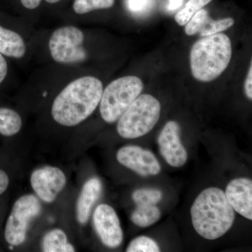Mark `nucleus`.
I'll use <instances>...</instances> for the list:
<instances>
[{
  "mask_svg": "<svg viewBox=\"0 0 252 252\" xmlns=\"http://www.w3.org/2000/svg\"><path fill=\"white\" fill-rule=\"evenodd\" d=\"M23 121L16 111L6 107H0V135L11 137L21 130Z\"/></svg>",
  "mask_w": 252,
  "mask_h": 252,
  "instance_id": "obj_17",
  "label": "nucleus"
},
{
  "mask_svg": "<svg viewBox=\"0 0 252 252\" xmlns=\"http://www.w3.org/2000/svg\"><path fill=\"white\" fill-rule=\"evenodd\" d=\"M233 25L234 20L232 18L214 21L209 16L206 9H201L195 13L185 25V32L189 36H193L198 33L203 37L226 31Z\"/></svg>",
  "mask_w": 252,
  "mask_h": 252,
  "instance_id": "obj_13",
  "label": "nucleus"
},
{
  "mask_svg": "<svg viewBox=\"0 0 252 252\" xmlns=\"http://www.w3.org/2000/svg\"><path fill=\"white\" fill-rule=\"evenodd\" d=\"M115 0H74L73 10L77 14L84 15L95 10L112 7Z\"/></svg>",
  "mask_w": 252,
  "mask_h": 252,
  "instance_id": "obj_19",
  "label": "nucleus"
},
{
  "mask_svg": "<svg viewBox=\"0 0 252 252\" xmlns=\"http://www.w3.org/2000/svg\"><path fill=\"white\" fill-rule=\"evenodd\" d=\"M84 34L75 26L58 28L49 41L51 58L60 64H74L85 61L87 53L84 49Z\"/></svg>",
  "mask_w": 252,
  "mask_h": 252,
  "instance_id": "obj_6",
  "label": "nucleus"
},
{
  "mask_svg": "<svg viewBox=\"0 0 252 252\" xmlns=\"http://www.w3.org/2000/svg\"><path fill=\"white\" fill-rule=\"evenodd\" d=\"M211 1L212 0H189L185 8L176 14V22L181 26H185L195 13Z\"/></svg>",
  "mask_w": 252,
  "mask_h": 252,
  "instance_id": "obj_20",
  "label": "nucleus"
},
{
  "mask_svg": "<svg viewBox=\"0 0 252 252\" xmlns=\"http://www.w3.org/2000/svg\"><path fill=\"white\" fill-rule=\"evenodd\" d=\"M10 183L9 175L2 169L0 168V195H2L7 190Z\"/></svg>",
  "mask_w": 252,
  "mask_h": 252,
  "instance_id": "obj_24",
  "label": "nucleus"
},
{
  "mask_svg": "<svg viewBox=\"0 0 252 252\" xmlns=\"http://www.w3.org/2000/svg\"><path fill=\"white\" fill-rule=\"evenodd\" d=\"M102 190V182L97 177H93L84 184L76 207L77 219L80 224L87 223L93 207L100 196Z\"/></svg>",
  "mask_w": 252,
  "mask_h": 252,
  "instance_id": "obj_14",
  "label": "nucleus"
},
{
  "mask_svg": "<svg viewBox=\"0 0 252 252\" xmlns=\"http://www.w3.org/2000/svg\"><path fill=\"white\" fill-rule=\"evenodd\" d=\"M93 220L94 229L102 244L114 249L122 245L124 234L117 212L107 204H100L94 210Z\"/></svg>",
  "mask_w": 252,
  "mask_h": 252,
  "instance_id": "obj_8",
  "label": "nucleus"
},
{
  "mask_svg": "<svg viewBox=\"0 0 252 252\" xmlns=\"http://www.w3.org/2000/svg\"><path fill=\"white\" fill-rule=\"evenodd\" d=\"M0 53L13 59H22L26 55L24 39L16 32L0 26Z\"/></svg>",
  "mask_w": 252,
  "mask_h": 252,
  "instance_id": "obj_15",
  "label": "nucleus"
},
{
  "mask_svg": "<svg viewBox=\"0 0 252 252\" xmlns=\"http://www.w3.org/2000/svg\"><path fill=\"white\" fill-rule=\"evenodd\" d=\"M160 215V210L156 205H137L131 215V220L137 226L146 228L157 223Z\"/></svg>",
  "mask_w": 252,
  "mask_h": 252,
  "instance_id": "obj_18",
  "label": "nucleus"
},
{
  "mask_svg": "<svg viewBox=\"0 0 252 252\" xmlns=\"http://www.w3.org/2000/svg\"><path fill=\"white\" fill-rule=\"evenodd\" d=\"M46 2L49 3V4H56V3L59 2L61 0H45Z\"/></svg>",
  "mask_w": 252,
  "mask_h": 252,
  "instance_id": "obj_29",
  "label": "nucleus"
},
{
  "mask_svg": "<svg viewBox=\"0 0 252 252\" xmlns=\"http://www.w3.org/2000/svg\"><path fill=\"white\" fill-rule=\"evenodd\" d=\"M132 197L137 205H157L162 200V193L158 189H139L133 192Z\"/></svg>",
  "mask_w": 252,
  "mask_h": 252,
  "instance_id": "obj_21",
  "label": "nucleus"
},
{
  "mask_svg": "<svg viewBox=\"0 0 252 252\" xmlns=\"http://www.w3.org/2000/svg\"><path fill=\"white\" fill-rule=\"evenodd\" d=\"M192 224L200 236L216 240L225 235L234 223L235 212L224 192L216 187L203 190L190 209Z\"/></svg>",
  "mask_w": 252,
  "mask_h": 252,
  "instance_id": "obj_2",
  "label": "nucleus"
},
{
  "mask_svg": "<svg viewBox=\"0 0 252 252\" xmlns=\"http://www.w3.org/2000/svg\"><path fill=\"white\" fill-rule=\"evenodd\" d=\"M184 0H169L168 9L170 11H174L179 9L182 4Z\"/></svg>",
  "mask_w": 252,
  "mask_h": 252,
  "instance_id": "obj_28",
  "label": "nucleus"
},
{
  "mask_svg": "<svg viewBox=\"0 0 252 252\" xmlns=\"http://www.w3.org/2000/svg\"><path fill=\"white\" fill-rule=\"evenodd\" d=\"M160 251L157 242L147 236L137 237L129 244L127 252H158Z\"/></svg>",
  "mask_w": 252,
  "mask_h": 252,
  "instance_id": "obj_22",
  "label": "nucleus"
},
{
  "mask_svg": "<svg viewBox=\"0 0 252 252\" xmlns=\"http://www.w3.org/2000/svg\"><path fill=\"white\" fill-rule=\"evenodd\" d=\"M245 92L247 97L249 99L252 100V64H250V69L248 76H247L246 80L245 82Z\"/></svg>",
  "mask_w": 252,
  "mask_h": 252,
  "instance_id": "obj_25",
  "label": "nucleus"
},
{
  "mask_svg": "<svg viewBox=\"0 0 252 252\" xmlns=\"http://www.w3.org/2000/svg\"><path fill=\"white\" fill-rule=\"evenodd\" d=\"M67 183L64 172L59 167L45 166L32 173V188L43 201L51 203L56 200Z\"/></svg>",
  "mask_w": 252,
  "mask_h": 252,
  "instance_id": "obj_9",
  "label": "nucleus"
},
{
  "mask_svg": "<svg viewBox=\"0 0 252 252\" xmlns=\"http://www.w3.org/2000/svg\"><path fill=\"white\" fill-rule=\"evenodd\" d=\"M41 211L39 199L34 195H23L15 202L4 228L5 241L11 248L26 241L30 223Z\"/></svg>",
  "mask_w": 252,
  "mask_h": 252,
  "instance_id": "obj_7",
  "label": "nucleus"
},
{
  "mask_svg": "<svg viewBox=\"0 0 252 252\" xmlns=\"http://www.w3.org/2000/svg\"><path fill=\"white\" fill-rule=\"evenodd\" d=\"M103 84L97 78L84 76L66 86L55 98L53 119L60 125L72 127L86 120L98 107Z\"/></svg>",
  "mask_w": 252,
  "mask_h": 252,
  "instance_id": "obj_1",
  "label": "nucleus"
},
{
  "mask_svg": "<svg viewBox=\"0 0 252 252\" xmlns=\"http://www.w3.org/2000/svg\"><path fill=\"white\" fill-rule=\"evenodd\" d=\"M180 132L178 123L170 121L164 126L158 138L160 154L174 167L183 166L188 158L187 150L181 142Z\"/></svg>",
  "mask_w": 252,
  "mask_h": 252,
  "instance_id": "obj_11",
  "label": "nucleus"
},
{
  "mask_svg": "<svg viewBox=\"0 0 252 252\" xmlns=\"http://www.w3.org/2000/svg\"><path fill=\"white\" fill-rule=\"evenodd\" d=\"M155 4V0H127V9L132 14L143 15L148 13Z\"/></svg>",
  "mask_w": 252,
  "mask_h": 252,
  "instance_id": "obj_23",
  "label": "nucleus"
},
{
  "mask_svg": "<svg viewBox=\"0 0 252 252\" xmlns=\"http://www.w3.org/2000/svg\"><path fill=\"white\" fill-rule=\"evenodd\" d=\"M143 89V83L136 76H126L112 81L103 89L99 102L102 119L108 124L117 122Z\"/></svg>",
  "mask_w": 252,
  "mask_h": 252,
  "instance_id": "obj_5",
  "label": "nucleus"
},
{
  "mask_svg": "<svg viewBox=\"0 0 252 252\" xmlns=\"http://www.w3.org/2000/svg\"><path fill=\"white\" fill-rule=\"evenodd\" d=\"M161 106L155 97L140 94L118 120L117 132L123 138L135 139L147 135L157 125Z\"/></svg>",
  "mask_w": 252,
  "mask_h": 252,
  "instance_id": "obj_4",
  "label": "nucleus"
},
{
  "mask_svg": "<svg viewBox=\"0 0 252 252\" xmlns=\"http://www.w3.org/2000/svg\"><path fill=\"white\" fill-rule=\"evenodd\" d=\"M21 4L26 9H35L40 5L41 0H21Z\"/></svg>",
  "mask_w": 252,
  "mask_h": 252,
  "instance_id": "obj_27",
  "label": "nucleus"
},
{
  "mask_svg": "<svg viewBox=\"0 0 252 252\" xmlns=\"http://www.w3.org/2000/svg\"><path fill=\"white\" fill-rule=\"evenodd\" d=\"M119 163L143 177L157 175L161 170L160 163L148 149L138 146H126L118 151Z\"/></svg>",
  "mask_w": 252,
  "mask_h": 252,
  "instance_id": "obj_10",
  "label": "nucleus"
},
{
  "mask_svg": "<svg viewBox=\"0 0 252 252\" xmlns=\"http://www.w3.org/2000/svg\"><path fill=\"white\" fill-rule=\"evenodd\" d=\"M227 200L233 210L240 215L252 220V182L248 178L232 180L225 192Z\"/></svg>",
  "mask_w": 252,
  "mask_h": 252,
  "instance_id": "obj_12",
  "label": "nucleus"
},
{
  "mask_svg": "<svg viewBox=\"0 0 252 252\" xmlns=\"http://www.w3.org/2000/svg\"><path fill=\"white\" fill-rule=\"evenodd\" d=\"M8 65L3 55L0 53V84L7 75Z\"/></svg>",
  "mask_w": 252,
  "mask_h": 252,
  "instance_id": "obj_26",
  "label": "nucleus"
},
{
  "mask_svg": "<svg viewBox=\"0 0 252 252\" xmlns=\"http://www.w3.org/2000/svg\"><path fill=\"white\" fill-rule=\"evenodd\" d=\"M44 252H73L75 249L68 243L67 235L61 229H54L46 233L41 242Z\"/></svg>",
  "mask_w": 252,
  "mask_h": 252,
  "instance_id": "obj_16",
  "label": "nucleus"
},
{
  "mask_svg": "<svg viewBox=\"0 0 252 252\" xmlns=\"http://www.w3.org/2000/svg\"><path fill=\"white\" fill-rule=\"evenodd\" d=\"M231 58V41L228 36L217 33L203 36L190 50L192 75L200 82L215 80L228 67Z\"/></svg>",
  "mask_w": 252,
  "mask_h": 252,
  "instance_id": "obj_3",
  "label": "nucleus"
}]
</instances>
